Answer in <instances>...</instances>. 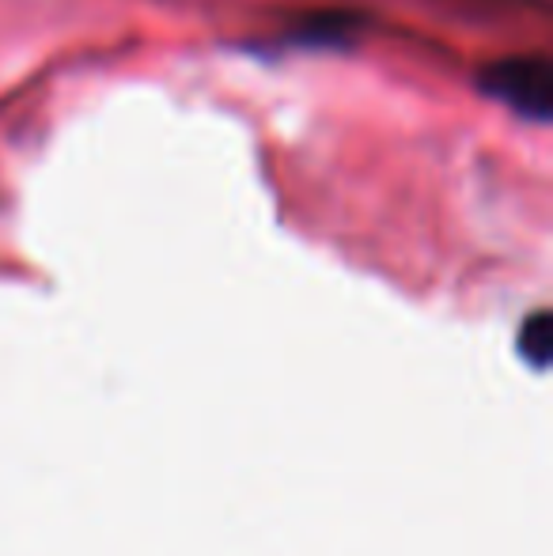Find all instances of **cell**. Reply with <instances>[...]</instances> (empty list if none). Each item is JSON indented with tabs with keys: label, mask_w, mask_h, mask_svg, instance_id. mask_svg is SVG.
Masks as SVG:
<instances>
[{
	"label": "cell",
	"mask_w": 553,
	"mask_h": 556,
	"mask_svg": "<svg viewBox=\"0 0 553 556\" xmlns=\"http://www.w3.org/2000/svg\"><path fill=\"white\" fill-rule=\"evenodd\" d=\"M478 88L527 122H550L553 114V68L542 53L493 61L481 68Z\"/></svg>",
	"instance_id": "obj_1"
}]
</instances>
